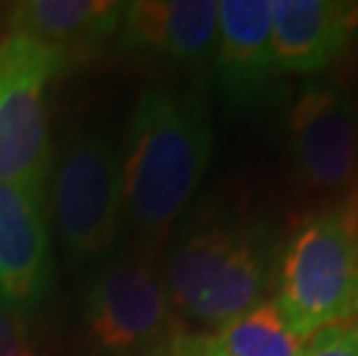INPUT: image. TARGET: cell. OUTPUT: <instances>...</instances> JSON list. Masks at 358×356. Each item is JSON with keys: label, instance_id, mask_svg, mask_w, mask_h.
Listing matches in <instances>:
<instances>
[{"label": "cell", "instance_id": "5", "mask_svg": "<svg viewBox=\"0 0 358 356\" xmlns=\"http://www.w3.org/2000/svg\"><path fill=\"white\" fill-rule=\"evenodd\" d=\"M51 213L70 266L111 252L120 234V153L102 130L65 141L53 164Z\"/></svg>", "mask_w": 358, "mask_h": 356}, {"label": "cell", "instance_id": "17", "mask_svg": "<svg viewBox=\"0 0 358 356\" xmlns=\"http://www.w3.org/2000/svg\"><path fill=\"white\" fill-rule=\"evenodd\" d=\"M169 356H208V354L194 350V347L189 345V340H187L185 333H180V338L176 340V345H173V350H171Z\"/></svg>", "mask_w": 358, "mask_h": 356}, {"label": "cell", "instance_id": "2", "mask_svg": "<svg viewBox=\"0 0 358 356\" xmlns=\"http://www.w3.org/2000/svg\"><path fill=\"white\" fill-rule=\"evenodd\" d=\"M275 266V232L264 220L222 215L180 234L159 276L178 320L215 331L264 301Z\"/></svg>", "mask_w": 358, "mask_h": 356}, {"label": "cell", "instance_id": "8", "mask_svg": "<svg viewBox=\"0 0 358 356\" xmlns=\"http://www.w3.org/2000/svg\"><path fill=\"white\" fill-rule=\"evenodd\" d=\"M51 285L44 192L0 180V303L24 315L49 297Z\"/></svg>", "mask_w": 358, "mask_h": 356}, {"label": "cell", "instance_id": "13", "mask_svg": "<svg viewBox=\"0 0 358 356\" xmlns=\"http://www.w3.org/2000/svg\"><path fill=\"white\" fill-rule=\"evenodd\" d=\"M187 340L208 356H303L308 345L287 324L275 299L257 303L220 329Z\"/></svg>", "mask_w": 358, "mask_h": 356}, {"label": "cell", "instance_id": "3", "mask_svg": "<svg viewBox=\"0 0 358 356\" xmlns=\"http://www.w3.org/2000/svg\"><path fill=\"white\" fill-rule=\"evenodd\" d=\"M278 308L303 340L358 322V227L345 208L303 222L280 259Z\"/></svg>", "mask_w": 358, "mask_h": 356}, {"label": "cell", "instance_id": "10", "mask_svg": "<svg viewBox=\"0 0 358 356\" xmlns=\"http://www.w3.org/2000/svg\"><path fill=\"white\" fill-rule=\"evenodd\" d=\"M113 44L120 54H146L176 65H199L217 42L215 0L125 3Z\"/></svg>", "mask_w": 358, "mask_h": 356}, {"label": "cell", "instance_id": "12", "mask_svg": "<svg viewBox=\"0 0 358 356\" xmlns=\"http://www.w3.org/2000/svg\"><path fill=\"white\" fill-rule=\"evenodd\" d=\"M123 7L116 0H26L10 7L7 26L10 35L30 37L72 60L116 37Z\"/></svg>", "mask_w": 358, "mask_h": 356}, {"label": "cell", "instance_id": "4", "mask_svg": "<svg viewBox=\"0 0 358 356\" xmlns=\"http://www.w3.org/2000/svg\"><path fill=\"white\" fill-rule=\"evenodd\" d=\"M81 327L97 356H169L180 338L162 276L143 255H118L95 271Z\"/></svg>", "mask_w": 358, "mask_h": 356}, {"label": "cell", "instance_id": "9", "mask_svg": "<svg viewBox=\"0 0 358 356\" xmlns=\"http://www.w3.org/2000/svg\"><path fill=\"white\" fill-rule=\"evenodd\" d=\"M217 86L234 109H255L280 77L271 40V0L217 3Z\"/></svg>", "mask_w": 358, "mask_h": 356}, {"label": "cell", "instance_id": "1", "mask_svg": "<svg viewBox=\"0 0 358 356\" xmlns=\"http://www.w3.org/2000/svg\"><path fill=\"white\" fill-rule=\"evenodd\" d=\"M210 148V120L196 97L166 88L139 95L120 153V206L143 243L162 241L178 220L208 169Z\"/></svg>", "mask_w": 358, "mask_h": 356}, {"label": "cell", "instance_id": "15", "mask_svg": "<svg viewBox=\"0 0 358 356\" xmlns=\"http://www.w3.org/2000/svg\"><path fill=\"white\" fill-rule=\"evenodd\" d=\"M0 356H35L24 315L0 303Z\"/></svg>", "mask_w": 358, "mask_h": 356}, {"label": "cell", "instance_id": "7", "mask_svg": "<svg viewBox=\"0 0 358 356\" xmlns=\"http://www.w3.org/2000/svg\"><path fill=\"white\" fill-rule=\"evenodd\" d=\"M287 148L296 176L312 190L347 187L358 162V113L347 90L306 83L287 116Z\"/></svg>", "mask_w": 358, "mask_h": 356}, {"label": "cell", "instance_id": "11", "mask_svg": "<svg viewBox=\"0 0 358 356\" xmlns=\"http://www.w3.org/2000/svg\"><path fill=\"white\" fill-rule=\"evenodd\" d=\"M271 40L280 74L322 72L352 44L333 0H271Z\"/></svg>", "mask_w": 358, "mask_h": 356}, {"label": "cell", "instance_id": "6", "mask_svg": "<svg viewBox=\"0 0 358 356\" xmlns=\"http://www.w3.org/2000/svg\"><path fill=\"white\" fill-rule=\"evenodd\" d=\"M70 58L24 35L0 40V180L44 192L51 171L49 88Z\"/></svg>", "mask_w": 358, "mask_h": 356}, {"label": "cell", "instance_id": "14", "mask_svg": "<svg viewBox=\"0 0 358 356\" xmlns=\"http://www.w3.org/2000/svg\"><path fill=\"white\" fill-rule=\"evenodd\" d=\"M303 356H358V322L315 333L308 340Z\"/></svg>", "mask_w": 358, "mask_h": 356}, {"label": "cell", "instance_id": "16", "mask_svg": "<svg viewBox=\"0 0 358 356\" xmlns=\"http://www.w3.org/2000/svg\"><path fill=\"white\" fill-rule=\"evenodd\" d=\"M342 7H345L349 40L358 42V0H347V3H342Z\"/></svg>", "mask_w": 358, "mask_h": 356}, {"label": "cell", "instance_id": "18", "mask_svg": "<svg viewBox=\"0 0 358 356\" xmlns=\"http://www.w3.org/2000/svg\"><path fill=\"white\" fill-rule=\"evenodd\" d=\"M356 227H358V220H356Z\"/></svg>", "mask_w": 358, "mask_h": 356}]
</instances>
